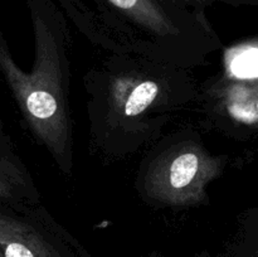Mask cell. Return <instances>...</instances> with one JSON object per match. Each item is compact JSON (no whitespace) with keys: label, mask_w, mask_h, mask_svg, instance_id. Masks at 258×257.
<instances>
[{"label":"cell","mask_w":258,"mask_h":257,"mask_svg":"<svg viewBox=\"0 0 258 257\" xmlns=\"http://www.w3.org/2000/svg\"><path fill=\"white\" fill-rule=\"evenodd\" d=\"M91 149L123 160L158 143L183 111L198 103L190 70L133 54H110L83 77Z\"/></svg>","instance_id":"obj_1"},{"label":"cell","mask_w":258,"mask_h":257,"mask_svg":"<svg viewBox=\"0 0 258 257\" xmlns=\"http://www.w3.org/2000/svg\"><path fill=\"white\" fill-rule=\"evenodd\" d=\"M83 35L112 54L193 70L222 48L206 13L171 0H57Z\"/></svg>","instance_id":"obj_2"},{"label":"cell","mask_w":258,"mask_h":257,"mask_svg":"<svg viewBox=\"0 0 258 257\" xmlns=\"http://www.w3.org/2000/svg\"><path fill=\"white\" fill-rule=\"evenodd\" d=\"M34 35V63L24 72L0 32V72L38 143L59 170L73 173L70 19L57 0H27Z\"/></svg>","instance_id":"obj_3"},{"label":"cell","mask_w":258,"mask_h":257,"mask_svg":"<svg viewBox=\"0 0 258 257\" xmlns=\"http://www.w3.org/2000/svg\"><path fill=\"white\" fill-rule=\"evenodd\" d=\"M226 155L211 153L190 128L164 138L138 176L141 198L158 207L186 208L209 203L208 185L226 170Z\"/></svg>","instance_id":"obj_4"},{"label":"cell","mask_w":258,"mask_h":257,"mask_svg":"<svg viewBox=\"0 0 258 257\" xmlns=\"http://www.w3.org/2000/svg\"><path fill=\"white\" fill-rule=\"evenodd\" d=\"M59 229L48 213L34 219L0 211V252L4 257H71Z\"/></svg>","instance_id":"obj_5"},{"label":"cell","mask_w":258,"mask_h":257,"mask_svg":"<svg viewBox=\"0 0 258 257\" xmlns=\"http://www.w3.org/2000/svg\"><path fill=\"white\" fill-rule=\"evenodd\" d=\"M0 199L19 204H37L39 193L27 169L9 156L0 155Z\"/></svg>","instance_id":"obj_6"},{"label":"cell","mask_w":258,"mask_h":257,"mask_svg":"<svg viewBox=\"0 0 258 257\" xmlns=\"http://www.w3.org/2000/svg\"><path fill=\"white\" fill-rule=\"evenodd\" d=\"M229 75L241 78L258 77V49H248L241 57L237 58Z\"/></svg>","instance_id":"obj_7"},{"label":"cell","mask_w":258,"mask_h":257,"mask_svg":"<svg viewBox=\"0 0 258 257\" xmlns=\"http://www.w3.org/2000/svg\"><path fill=\"white\" fill-rule=\"evenodd\" d=\"M175 4L191 10V12L206 13L208 7L214 4H227L232 7H241V5H258V0H171Z\"/></svg>","instance_id":"obj_8"},{"label":"cell","mask_w":258,"mask_h":257,"mask_svg":"<svg viewBox=\"0 0 258 257\" xmlns=\"http://www.w3.org/2000/svg\"><path fill=\"white\" fill-rule=\"evenodd\" d=\"M0 257H4V256H3V253H2V252H0Z\"/></svg>","instance_id":"obj_9"},{"label":"cell","mask_w":258,"mask_h":257,"mask_svg":"<svg viewBox=\"0 0 258 257\" xmlns=\"http://www.w3.org/2000/svg\"><path fill=\"white\" fill-rule=\"evenodd\" d=\"M257 257H258V251H257Z\"/></svg>","instance_id":"obj_10"}]
</instances>
